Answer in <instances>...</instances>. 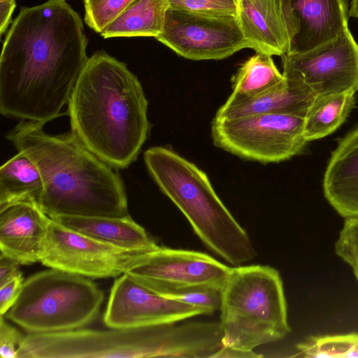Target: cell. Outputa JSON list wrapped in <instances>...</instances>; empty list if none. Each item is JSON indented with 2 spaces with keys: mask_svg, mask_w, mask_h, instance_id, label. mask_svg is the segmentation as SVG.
<instances>
[{
  "mask_svg": "<svg viewBox=\"0 0 358 358\" xmlns=\"http://www.w3.org/2000/svg\"><path fill=\"white\" fill-rule=\"evenodd\" d=\"M19 263L2 254L0 255V287L15 278L22 276Z\"/></svg>",
  "mask_w": 358,
  "mask_h": 358,
  "instance_id": "31",
  "label": "cell"
},
{
  "mask_svg": "<svg viewBox=\"0 0 358 358\" xmlns=\"http://www.w3.org/2000/svg\"><path fill=\"white\" fill-rule=\"evenodd\" d=\"M271 55L256 52L245 60L232 78L231 94L243 97L258 96L285 80Z\"/></svg>",
  "mask_w": 358,
  "mask_h": 358,
  "instance_id": "23",
  "label": "cell"
},
{
  "mask_svg": "<svg viewBox=\"0 0 358 358\" xmlns=\"http://www.w3.org/2000/svg\"><path fill=\"white\" fill-rule=\"evenodd\" d=\"M51 220L35 202L0 206L1 254L20 264L39 262Z\"/></svg>",
  "mask_w": 358,
  "mask_h": 358,
  "instance_id": "15",
  "label": "cell"
},
{
  "mask_svg": "<svg viewBox=\"0 0 358 358\" xmlns=\"http://www.w3.org/2000/svg\"><path fill=\"white\" fill-rule=\"evenodd\" d=\"M231 268L204 252L159 246L137 254L124 273L152 292L170 296L198 289L221 291Z\"/></svg>",
  "mask_w": 358,
  "mask_h": 358,
  "instance_id": "9",
  "label": "cell"
},
{
  "mask_svg": "<svg viewBox=\"0 0 358 358\" xmlns=\"http://www.w3.org/2000/svg\"><path fill=\"white\" fill-rule=\"evenodd\" d=\"M80 15L65 0L21 8L0 57L2 115L45 124L62 115L88 57Z\"/></svg>",
  "mask_w": 358,
  "mask_h": 358,
  "instance_id": "1",
  "label": "cell"
},
{
  "mask_svg": "<svg viewBox=\"0 0 358 358\" xmlns=\"http://www.w3.org/2000/svg\"><path fill=\"white\" fill-rule=\"evenodd\" d=\"M23 283L24 281L22 275L0 287L1 315H5L15 304L21 293Z\"/></svg>",
  "mask_w": 358,
  "mask_h": 358,
  "instance_id": "30",
  "label": "cell"
},
{
  "mask_svg": "<svg viewBox=\"0 0 358 358\" xmlns=\"http://www.w3.org/2000/svg\"><path fill=\"white\" fill-rule=\"evenodd\" d=\"M262 355H258L252 352H245L238 350L231 349L223 346L214 356L213 358L222 357H262Z\"/></svg>",
  "mask_w": 358,
  "mask_h": 358,
  "instance_id": "33",
  "label": "cell"
},
{
  "mask_svg": "<svg viewBox=\"0 0 358 358\" xmlns=\"http://www.w3.org/2000/svg\"><path fill=\"white\" fill-rule=\"evenodd\" d=\"M352 270H353L354 274L358 281V264L357 266H355V267H353Z\"/></svg>",
  "mask_w": 358,
  "mask_h": 358,
  "instance_id": "36",
  "label": "cell"
},
{
  "mask_svg": "<svg viewBox=\"0 0 358 358\" xmlns=\"http://www.w3.org/2000/svg\"><path fill=\"white\" fill-rule=\"evenodd\" d=\"M143 158L155 183L208 250L233 266L256 257L249 235L219 198L205 172L166 146L150 148Z\"/></svg>",
  "mask_w": 358,
  "mask_h": 358,
  "instance_id": "4",
  "label": "cell"
},
{
  "mask_svg": "<svg viewBox=\"0 0 358 358\" xmlns=\"http://www.w3.org/2000/svg\"><path fill=\"white\" fill-rule=\"evenodd\" d=\"M87 0H83L84 2L87 1Z\"/></svg>",
  "mask_w": 358,
  "mask_h": 358,
  "instance_id": "37",
  "label": "cell"
},
{
  "mask_svg": "<svg viewBox=\"0 0 358 358\" xmlns=\"http://www.w3.org/2000/svg\"><path fill=\"white\" fill-rule=\"evenodd\" d=\"M168 0H133L100 34L103 38L154 36L162 31Z\"/></svg>",
  "mask_w": 358,
  "mask_h": 358,
  "instance_id": "21",
  "label": "cell"
},
{
  "mask_svg": "<svg viewBox=\"0 0 358 358\" xmlns=\"http://www.w3.org/2000/svg\"><path fill=\"white\" fill-rule=\"evenodd\" d=\"M236 17L248 48L271 56L289 52L288 0H238Z\"/></svg>",
  "mask_w": 358,
  "mask_h": 358,
  "instance_id": "16",
  "label": "cell"
},
{
  "mask_svg": "<svg viewBox=\"0 0 358 358\" xmlns=\"http://www.w3.org/2000/svg\"><path fill=\"white\" fill-rule=\"evenodd\" d=\"M324 196L338 215L358 218V126L331 152L323 179Z\"/></svg>",
  "mask_w": 358,
  "mask_h": 358,
  "instance_id": "18",
  "label": "cell"
},
{
  "mask_svg": "<svg viewBox=\"0 0 358 358\" xmlns=\"http://www.w3.org/2000/svg\"><path fill=\"white\" fill-rule=\"evenodd\" d=\"M148 109L136 76L104 51L88 58L68 102L71 130L117 169L137 159L151 129Z\"/></svg>",
  "mask_w": 358,
  "mask_h": 358,
  "instance_id": "3",
  "label": "cell"
},
{
  "mask_svg": "<svg viewBox=\"0 0 358 358\" xmlns=\"http://www.w3.org/2000/svg\"><path fill=\"white\" fill-rule=\"evenodd\" d=\"M282 74L317 96L358 91V43L348 27L334 40L307 52L282 56Z\"/></svg>",
  "mask_w": 358,
  "mask_h": 358,
  "instance_id": "11",
  "label": "cell"
},
{
  "mask_svg": "<svg viewBox=\"0 0 358 358\" xmlns=\"http://www.w3.org/2000/svg\"><path fill=\"white\" fill-rule=\"evenodd\" d=\"M317 97L314 91L303 83L285 78L275 87L256 96L243 97L231 94L214 118L231 120L257 114L305 118Z\"/></svg>",
  "mask_w": 358,
  "mask_h": 358,
  "instance_id": "17",
  "label": "cell"
},
{
  "mask_svg": "<svg viewBox=\"0 0 358 358\" xmlns=\"http://www.w3.org/2000/svg\"><path fill=\"white\" fill-rule=\"evenodd\" d=\"M348 357H352V358L358 357V343L355 347L353 350L350 353Z\"/></svg>",
  "mask_w": 358,
  "mask_h": 358,
  "instance_id": "35",
  "label": "cell"
},
{
  "mask_svg": "<svg viewBox=\"0 0 358 358\" xmlns=\"http://www.w3.org/2000/svg\"><path fill=\"white\" fill-rule=\"evenodd\" d=\"M138 253L98 241L52 220L39 262L51 268L102 278L123 274Z\"/></svg>",
  "mask_w": 358,
  "mask_h": 358,
  "instance_id": "12",
  "label": "cell"
},
{
  "mask_svg": "<svg viewBox=\"0 0 358 358\" xmlns=\"http://www.w3.org/2000/svg\"><path fill=\"white\" fill-rule=\"evenodd\" d=\"M223 346L252 352L286 337L291 329L283 283L267 265L234 266L221 289Z\"/></svg>",
  "mask_w": 358,
  "mask_h": 358,
  "instance_id": "6",
  "label": "cell"
},
{
  "mask_svg": "<svg viewBox=\"0 0 358 358\" xmlns=\"http://www.w3.org/2000/svg\"><path fill=\"white\" fill-rule=\"evenodd\" d=\"M51 219L98 241L126 250L144 252L159 247L131 217L61 215Z\"/></svg>",
  "mask_w": 358,
  "mask_h": 358,
  "instance_id": "19",
  "label": "cell"
},
{
  "mask_svg": "<svg viewBox=\"0 0 358 358\" xmlns=\"http://www.w3.org/2000/svg\"><path fill=\"white\" fill-rule=\"evenodd\" d=\"M355 92H345L317 96L304 120L306 140L324 138L335 131L355 106Z\"/></svg>",
  "mask_w": 358,
  "mask_h": 358,
  "instance_id": "22",
  "label": "cell"
},
{
  "mask_svg": "<svg viewBox=\"0 0 358 358\" xmlns=\"http://www.w3.org/2000/svg\"><path fill=\"white\" fill-rule=\"evenodd\" d=\"M209 315L201 308L156 294L123 273L110 289L103 322L109 328L160 325Z\"/></svg>",
  "mask_w": 358,
  "mask_h": 358,
  "instance_id": "13",
  "label": "cell"
},
{
  "mask_svg": "<svg viewBox=\"0 0 358 358\" xmlns=\"http://www.w3.org/2000/svg\"><path fill=\"white\" fill-rule=\"evenodd\" d=\"M133 0H87L85 3V22L96 32L112 22Z\"/></svg>",
  "mask_w": 358,
  "mask_h": 358,
  "instance_id": "25",
  "label": "cell"
},
{
  "mask_svg": "<svg viewBox=\"0 0 358 358\" xmlns=\"http://www.w3.org/2000/svg\"><path fill=\"white\" fill-rule=\"evenodd\" d=\"M358 343V333L315 336L297 345L299 354L304 357H348Z\"/></svg>",
  "mask_w": 358,
  "mask_h": 358,
  "instance_id": "24",
  "label": "cell"
},
{
  "mask_svg": "<svg viewBox=\"0 0 358 358\" xmlns=\"http://www.w3.org/2000/svg\"><path fill=\"white\" fill-rule=\"evenodd\" d=\"M335 253L352 268L358 264V218L345 219L335 243Z\"/></svg>",
  "mask_w": 358,
  "mask_h": 358,
  "instance_id": "26",
  "label": "cell"
},
{
  "mask_svg": "<svg viewBox=\"0 0 358 358\" xmlns=\"http://www.w3.org/2000/svg\"><path fill=\"white\" fill-rule=\"evenodd\" d=\"M349 16L358 19V0L350 1Z\"/></svg>",
  "mask_w": 358,
  "mask_h": 358,
  "instance_id": "34",
  "label": "cell"
},
{
  "mask_svg": "<svg viewBox=\"0 0 358 358\" xmlns=\"http://www.w3.org/2000/svg\"><path fill=\"white\" fill-rule=\"evenodd\" d=\"M238 0H168L169 8L236 15Z\"/></svg>",
  "mask_w": 358,
  "mask_h": 358,
  "instance_id": "27",
  "label": "cell"
},
{
  "mask_svg": "<svg viewBox=\"0 0 358 358\" xmlns=\"http://www.w3.org/2000/svg\"><path fill=\"white\" fill-rule=\"evenodd\" d=\"M206 310L209 315L220 310L221 291L213 289H198L166 296Z\"/></svg>",
  "mask_w": 358,
  "mask_h": 358,
  "instance_id": "28",
  "label": "cell"
},
{
  "mask_svg": "<svg viewBox=\"0 0 358 358\" xmlns=\"http://www.w3.org/2000/svg\"><path fill=\"white\" fill-rule=\"evenodd\" d=\"M44 124L21 120L6 138L37 165L43 180L39 206L50 218L61 215L130 217L123 181L113 167L71 130L49 134Z\"/></svg>",
  "mask_w": 358,
  "mask_h": 358,
  "instance_id": "2",
  "label": "cell"
},
{
  "mask_svg": "<svg viewBox=\"0 0 358 358\" xmlns=\"http://www.w3.org/2000/svg\"><path fill=\"white\" fill-rule=\"evenodd\" d=\"M194 346L193 329L184 322L110 330L82 328L28 333L17 358L189 357Z\"/></svg>",
  "mask_w": 358,
  "mask_h": 358,
  "instance_id": "5",
  "label": "cell"
},
{
  "mask_svg": "<svg viewBox=\"0 0 358 358\" xmlns=\"http://www.w3.org/2000/svg\"><path fill=\"white\" fill-rule=\"evenodd\" d=\"M156 39L192 60L222 59L248 48L236 15L169 8Z\"/></svg>",
  "mask_w": 358,
  "mask_h": 358,
  "instance_id": "10",
  "label": "cell"
},
{
  "mask_svg": "<svg viewBox=\"0 0 358 358\" xmlns=\"http://www.w3.org/2000/svg\"><path fill=\"white\" fill-rule=\"evenodd\" d=\"M15 7V0H0V34H3L7 29L13 12Z\"/></svg>",
  "mask_w": 358,
  "mask_h": 358,
  "instance_id": "32",
  "label": "cell"
},
{
  "mask_svg": "<svg viewBox=\"0 0 358 358\" xmlns=\"http://www.w3.org/2000/svg\"><path fill=\"white\" fill-rule=\"evenodd\" d=\"M290 45L301 53L324 45L348 27L346 0H288Z\"/></svg>",
  "mask_w": 358,
  "mask_h": 358,
  "instance_id": "14",
  "label": "cell"
},
{
  "mask_svg": "<svg viewBox=\"0 0 358 358\" xmlns=\"http://www.w3.org/2000/svg\"><path fill=\"white\" fill-rule=\"evenodd\" d=\"M304 117L257 114L231 120L214 118L213 143L242 159L263 164L278 163L303 152L308 141Z\"/></svg>",
  "mask_w": 358,
  "mask_h": 358,
  "instance_id": "8",
  "label": "cell"
},
{
  "mask_svg": "<svg viewBox=\"0 0 358 358\" xmlns=\"http://www.w3.org/2000/svg\"><path fill=\"white\" fill-rule=\"evenodd\" d=\"M43 188L37 165L24 152H17L0 169V206L17 201L39 205Z\"/></svg>",
  "mask_w": 358,
  "mask_h": 358,
  "instance_id": "20",
  "label": "cell"
},
{
  "mask_svg": "<svg viewBox=\"0 0 358 358\" xmlns=\"http://www.w3.org/2000/svg\"><path fill=\"white\" fill-rule=\"evenodd\" d=\"M104 296L85 276L51 268L35 273L5 317L28 333L82 329L97 317Z\"/></svg>",
  "mask_w": 358,
  "mask_h": 358,
  "instance_id": "7",
  "label": "cell"
},
{
  "mask_svg": "<svg viewBox=\"0 0 358 358\" xmlns=\"http://www.w3.org/2000/svg\"><path fill=\"white\" fill-rule=\"evenodd\" d=\"M25 336L0 317V356L1 358H17L18 349Z\"/></svg>",
  "mask_w": 358,
  "mask_h": 358,
  "instance_id": "29",
  "label": "cell"
}]
</instances>
